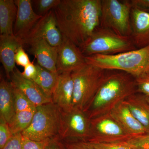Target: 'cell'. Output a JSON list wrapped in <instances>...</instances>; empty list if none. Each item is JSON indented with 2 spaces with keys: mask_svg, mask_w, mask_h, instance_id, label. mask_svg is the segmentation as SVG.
<instances>
[{
  "mask_svg": "<svg viewBox=\"0 0 149 149\" xmlns=\"http://www.w3.org/2000/svg\"><path fill=\"white\" fill-rule=\"evenodd\" d=\"M21 138V133L14 135L2 149H22Z\"/></svg>",
  "mask_w": 149,
  "mask_h": 149,
  "instance_id": "33",
  "label": "cell"
},
{
  "mask_svg": "<svg viewBox=\"0 0 149 149\" xmlns=\"http://www.w3.org/2000/svg\"><path fill=\"white\" fill-rule=\"evenodd\" d=\"M27 45L40 66L51 72L58 73L56 69L58 47L51 46L44 40H34Z\"/></svg>",
  "mask_w": 149,
  "mask_h": 149,
  "instance_id": "16",
  "label": "cell"
},
{
  "mask_svg": "<svg viewBox=\"0 0 149 149\" xmlns=\"http://www.w3.org/2000/svg\"><path fill=\"white\" fill-rule=\"evenodd\" d=\"M14 135L10 129L8 123L0 117V149H2Z\"/></svg>",
  "mask_w": 149,
  "mask_h": 149,
  "instance_id": "27",
  "label": "cell"
},
{
  "mask_svg": "<svg viewBox=\"0 0 149 149\" xmlns=\"http://www.w3.org/2000/svg\"><path fill=\"white\" fill-rule=\"evenodd\" d=\"M112 116L130 136L134 137L148 134L146 130L123 102L110 111Z\"/></svg>",
  "mask_w": 149,
  "mask_h": 149,
  "instance_id": "18",
  "label": "cell"
},
{
  "mask_svg": "<svg viewBox=\"0 0 149 149\" xmlns=\"http://www.w3.org/2000/svg\"><path fill=\"white\" fill-rule=\"evenodd\" d=\"M74 83L72 72L59 74L58 80L52 97V102L63 111L73 108Z\"/></svg>",
  "mask_w": 149,
  "mask_h": 149,
  "instance_id": "14",
  "label": "cell"
},
{
  "mask_svg": "<svg viewBox=\"0 0 149 149\" xmlns=\"http://www.w3.org/2000/svg\"><path fill=\"white\" fill-rule=\"evenodd\" d=\"M102 0H61L54 9L63 35L80 47L100 27Z\"/></svg>",
  "mask_w": 149,
  "mask_h": 149,
  "instance_id": "1",
  "label": "cell"
},
{
  "mask_svg": "<svg viewBox=\"0 0 149 149\" xmlns=\"http://www.w3.org/2000/svg\"><path fill=\"white\" fill-rule=\"evenodd\" d=\"M15 2L17 7V13L13 27V34L22 41L42 15L35 13L30 0H16Z\"/></svg>",
  "mask_w": 149,
  "mask_h": 149,
  "instance_id": "12",
  "label": "cell"
},
{
  "mask_svg": "<svg viewBox=\"0 0 149 149\" xmlns=\"http://www.w3.org/2000/svg\"><path fill=\"white\" fill-rule=\"evenodd\" d=\"M106 72V70L87 63L72 71L73 107L85 110L97 93Z\"/></svg>",
  "mask_w": 149,
  "mask_h": 149,
  "instance_id": "5",
  "label": "cell"
},
{
  "mask_svg": "<svg viewBox=\"0 0 149 149\" xmlns=\"http://www.w3.org/2000/svg\"><path fill=\"white\" fill-rule=\"evenodd\" d=\"M45 149H65L64 143L58 137L48 142Z\"/></svg>",
  "mask_w": 149,
  "mask_h": 149,
  "instance_id": "36",
  "label": "cell"
},
{
  "mask_svg": "<svg viewBox=\"0 0 149 149\" xmlns=\"http://www.w3.org/2000/svg\"><path fill=\"white\" fill-rule=\"evenodd\" d=\"M11 85L24 93L36 107L52 102L47 97L33 80H28L22 76L16 67L10 75Z\"/></svg>",
  "mask_w": 149,
  "mask_h": 149,
  "instance_id": "13",
  "label": "cell"
},
{
  "mask_svg": "<svg viewBox=\"0 0 149 149\" xmlns=\"http://www.w3.org/2000/svg\"><path fill=\"white\" fill-rule=\"evenodd\" d=\"M146 96V95H145ZM146 96V98L147 101L149 102V96Z\"/></svg>",
  "mask_w": 149,
  "mask_h": 149,
  "instance_id": "37",
  "label": "cell"
},
{
  "mask_svg": "<svg viewBox=\"0 0 149 149\" xmlns=\"http://www.w3.org/2000/svg\"><path fill=\"white\" fill-rule=\"evenodd\" d=\"M12 86L15 108L16 112L36 109V107L24 93L12 85Z\"/></svg>",
  "mask_w": 149,
  "mask_h": 149,
  "instance_id": "24",
  "label": "cell"
},
{
  "mask_svg": "<svg viewBox=\"0 0 149 149\" xmlns=\"http://www.w3.org/2000/svg\"><path fill=\"white\" fill-rule=\"evenodd\" d=\"M86 63L85 56L80 48L63 35L62 42L58 47L57 60L56 69L58 74L72 72Z\"/></svg>",
  "mask_w": 149,
  "mask_h": 149,
  "instance_id": "11",
  "label": "cell"
},
{
  "mask_svg": "<svg viewBox=\"0 0 149 149\" xmlns=\"http://www.w3.org/2000/svg\"><path fill=\"white\" fill-rule=\"evenodd\" d=\"M37 40H45L56 47L61 45L63 35L58 27L54 9L43 15L22 42L24 46Z\"/></svg>",
  "mask_w": 149,
  "mask_h": 149,
  "instance_id": "10",
  "label": "cell"
},
{
  "mask_svg": "<svg viewBox=\"0 0 149 149\" xmlns=\"http://www.w3.org/2000/svg\"><path fill=\"white\" fill-rule=\"evenodd\" d=\"M132 8L130 1L102 0L100 27L130 37Z\"/></svg>",
  "mask_w": 149,
  "mask_h": 149,
  "instance_id": "7",
  "label": "cell"
},
{
  "mask_svg": "<svg viewBox=\"0 0 149 149\" xmlns=\"http://www.w3.org/2000/svg\"><path fill=\"white\" fill-rule=\"evenodd\" d=\"M65 149H95L87 141H77L63 142Z\"/></svg>",
  "mask_w": 149,
  "mask_h": 149,
  "instance_id": "32",
  "label": "cell"
},
{
  "mask_svg": "<svg viewBox=\"0 0 149 149\" xmlns=\"http://www.w3.org/2000/svg\"><path fill=\"white\" fill-rule=\"evenodd\" d=\"M20 47H23L22 41L14 35H0V59L8 78L15 68V55Z\"/></svg>",
  "mask_w": 149,
  "mask_h": 149,
  "instance_id": "17",
  "label": "cell"
},
{
  "mask_svg": "<svg viewBox=\"0 0 149 149\" xmlns=\"http://www.w3.org/2000/svg\"><path fill=\"white\" fill-rule=\"evenodd\" d=\"M36 109L15 113L8 122L9 127L13 135L21 133L29 127Z\"/></svg>",
  "mask_w": 149,
  "mask_h": 149,
  "instance_id": "23",
  "label": "cell"
},
{
  "mask_svg": "<svg viewBox=\"0 0 149 149\" xmlns=\"http://www.w3.org/2000/svg\"><path fill=\"white\" fill-rule=\"evenodd\" d=\"M137 93L149 96V74L136 78Z\"/></svg>",
  "mask_w": 149,
  "mask_h": 149,
  "instance_id": "29",
  "label": "cell"
},
{
  "mask_svg": "<svg viewBox=\"0 0 149 149\" xmlns=\"http://www.w3.org/2000/svg\"><path fill=\"white\" fill-rule=\"evenodd\" d=\"M61 113L59 108L52 102L36 107L31 124L22 135L37 141L58 137Z\"/></svg>",
  "mask_w": 149,
  "mask_h": 149,
  "instance_id": "6",
  "label": "cell"
},
{
  "mask_svg": "<svg viewBox=\"0 0 149 149\" xmlns=\"http://www.w3.org/2000/svg\"><path fill=\"white\" fill-rule=\"evenodd\" d=\"M40 15H44L59 4L61 0H38L34 1Z\"/></svg>",
  "mask_w": 149,
  "mask_h": 149,
  "instance_id": "26",
  "label": "cell"
},
{
  "mask_svg": "<svg viewBox=\"0 0 149 149\" xmlns=\"http://www.w3.org/2000/svg\"><path fill=\"white\" fill-rule=\"evenodd\" d=\"M13 88L10 82L3 77L0 81V117L8 123L15 114Z\"/></svg>",
  "mask_w": 149,
  "mask_h": 149,
  "instance_id": "21",
  "label": "cell"
},
{
  "mask_svg": "<svg viewBox=\"0 0 149 149\" xmlns=\"http://www.w3.org/2000/svg\"><path fill=\"white\" fill-rule=\"evenodd\" d=\"M23 47H20L19 48L16 53L15 54V63L17 65L25 67L31 63L29 56L25 52L23 48Z\"/></svg>",
  "mask_w": 149,
  "mask_h": 149,
  "instance_id": "31",
  "label": "cell"
},
{
  "mask_svg": "<svg viewBox=\"0 0 149 149\" xmlns=\"http://www.w3.org/2000/svg\"><path fill=\"white\" fill-rule=\"evenodd\" d=\"M123 142L132 149H149V134L134 136Z\"/></svg>",
  "mask_w": 149,
  "mask_h": 149,
  "instance_id": "25",
  "label": "cell"
},
{
  "mask_svg": "<svg viewBox=\"0 0 149 149\" xmlns=\"http://www.w3.org/2000/svg\"><path fill=\"white\" fill-rule=\"evenodd\" d=\"M132 7L149 13V0H130Z\"/></svg>",
  "mask_w": 149,
  "mask_h": 149,
  "instance_id": "35",
  "label": "cell"
},
{
  "mask_svg": "<svg viewBox=\"0 0 149 149\" xmlns=\"http://www.w3.org/2000/svg\"><path fill=\"white\" fill-rule=\"evenodd\" d=\"M79 48L85 56L113 55L137 49L130 37L121 36L100 27Z\"/></svg>",
  "mask_w": 149,
  "mask_h": 149,
  "instance_id": "4",
  "label": "cell"
},
{
  "mask_svg": "<svg viewBox=\"0 0 149 149\" xmlns=\"http://www.w3.org/2000/svg\"><path fill=\"white\" fill-rule=\"evenodd\" d=\"M86 63L106 70L123 71L135 78L149 74V46L113 55L85 56Z\"/></svg>",
  "mask_w": 149,
  "mask_h": 149,
  "instance_id": "3",
  "label": "cell"
},
{
  "mask_svg": "<svg viewBox=\"0 0 149 149\" xmlns=\"http://www.w3.org/2000/svg\"><path fill=\"white\" fill-rule=\"evenodd\" d=\"M130 38L137 49L149 46V13L132 7Z\"/></svg>",
  "mask_w": 149,
  "mask_h": 149,
  "instance_id": "15",
  "label": "cell"
},
{
  "mask_svg": "<svg viewBox=\"0 0 149 149\" xmlns=\"http://www.w3.org/2000/svg\"><path fill=\"white\" fill-rule=\"evenodd\" d=\"M132 137L110 112L91 119L90 143H120Z\"/></svg>",
  "mask_w": 149,
  "mask_h": 149,
  "instance_id": "9",
  "label": "cell"
},
{
  "mask_svg": "<svg viewBox=\"0 0 149 149\" xmlns=\"http://www.w3.org/2000/svg\"><path fill=\"white\" fill-rule=\"evenodd\" d=\"M61 111L58 138L63 142H88L91 134V119L85 112L73 107Z\"/></svg>",
  "mask_w": 149,
  "mask_h": 149,
  "instance_id": "8",
  "label": "cell"
},
{
  "mask_svg": "<svg viewBox=\"0 0 149 149\" xmlns=\"http://www.w3.org/2000/svg\"><path fill=\"white\" fill-rule=\"evenodd\" d=\"M49 141H33L22 135V149H45Z\"/></svg>",
  "mask_w": 149,
  "mask_h": 149,
  "instance_id": "28",
  "label": "cell"
},
{
  "mask_svg": "<svg viewBox=\"0 0 149 149\" xmlns=\"http://www.w3.org/2000/svg\"><path fill=\"white\" fill-rule=\"evenodd\" d=\"M136 93L134 76L123 71L107 70L97 93L84 111L90 119L106 114Z\"/></svg>",
  "mask_w": 149,
  "mask_h": 149,
  "instance_id": "2",
  "label": "cell"
},
{
  "mask_svg": "<svg viewBox=\"0 0 149 149\" xmlns=\"http://www.w3.org/2000/svg\"><path fill=\"white\" fill-rule=\"evenodd\" d=\"M37 70V77L34 82L43 93L52 100L53 94L56 88L58 80V73L51 72L38 64L35 65Z\"/></svg>",
  "mask_w": 149,
  "mask_h": 149,
  "instance_id": "22",
  "label": "cell"
},
{
  "mask_svg": "<svg viewBox=\"0 0 149 149\" xmlns=\"http://www.w3.org/2000/svg\"><path fill=\"white\" fill-rule=\"evenodd\" d=\"M17 7L13 0H0V33L14 35L13 24L16 19Z\"/></svg>",
  "mask_w": 149,
  "mask_h": 149,
  "instance_id": "20",
  "label": "cell"
},
{
  "mask_svg": "<svg viewBox=\"0 0 149 149\" xmlns=\"http://www.w3.org/2000/svg\"><path fill=\"white\" fill-rule=\"evenodd\" d=\"M90 143V142H89ZM95 149H132L124 142L115 143H91Z\"/></svg>",
  "mask_w": 149,
  "mask_h": 149,
  "instance_id": "30",
  "label": "cell"
},
{
  "mask_svg": "<svg viewBox=\"0 0 149 149\" xmlns=\"http://www.w3.org/2000/svg\"><path fill=\"white\" fill-rule=\"evenodd\" d=\"M23 77L26 79L34 81L37 74V70L36 65L31 62L27 66L24 67V70L21 72Z\"/></svg>",
  "mask_w": 149,
  "mask_h": 149,
  "instance_id": "34",
  "label": "cell"
},
{
  "mask_svg": "<svg viewBox=\"0 0 149 149\" xmlns=\"http://www.w3.org/2000/svg\"><path fill=\"white\" fill-rule=\"evenodd\" d=\"M131 113L149 134V103L146 96L136 93L123 101Z\"/></svg>",
  "mask_w": 149,
  "mask_h": 149,
  "instance_id": "19",
  "label": "cell"
}]
</instances>
